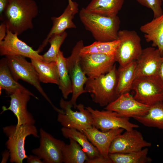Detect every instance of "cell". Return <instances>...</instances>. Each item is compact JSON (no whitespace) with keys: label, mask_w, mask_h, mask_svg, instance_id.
Segmentation results:
<instances>
[{"label":"cell","mask_w":163,"mask_h":163,"mask_svg":"<svg viewBox=\"0 0 163 163\" xmlns=\"http://www.w3.org/2000/svg\"><path fill=\"white\" fill-rule=\"evenodd\" d=\"M10 157V153L8 150H6L3 152L2 154V163H5Z\"/></svg>","instance_id":"obj_37"},{"label":"cell","mask_w":163,"mask_h":163,"mask_svg":"<svg viewBox=\"0 0 163 163\" xmlns=\"http://www.w3.org/2000/svg\"><path fill=\"white\" fill-rule=\"evenodd\" d=\"M84 46L83 41L78 42L73 48L71 55L66 58L68 71L72 86V95L69 101L75 108L78 97L82 94L86 93L84 86L88 77L83 72L80 62V52Z\"/></svg>","instance_id":"obj_9"},{"label":"cell","mask_w":163,"mask_h":163,"mask_svg":"<svg viewBox=\"0 0 163 163\" xmlns=\"http://www.w3.org/2000/svg\"><path fill=\"white\" fill-rule=\"evenodd\" d=\"M30 59L40 82L58 85L59 79L56 62H46L43 60Z\"/></svg>","instance_id":"obj_22"},{"label":"cell","mask_w":163,"mask_h":163,"mask_svg":"<svg viewBox=\"0 0 163 163\" xmlns=\"http://www.w3.org/2000/svg\"><path fill=\"white\" fill-rule=\"evenodd\" d=\"M27 162L28 163H43V161L37 156L30 155L27 158Z\"/></svg>","instance_id":"obj_35"},{"label":"cell","mask_w":163,"mask_h":163,"mask_svg":"<svg viewBox=\"0 0 163 163\" xmlns=\"http://www.w3.org/2000/svg\"><path fill=\"white\" fill-rule=\"evenodd\" d=\"M7 28L5 24L2 22L0 24V42L5 38L7 33Z\"/></svg>","instance_id":"obj_34"},{"label":"cell","mask_w":163,"mask_h":163,"mask_svg":"<svg viewBox=\"0 0 163 163\" xmlns=\"http://www.w3.org/2000/svg\"><path fill=\"white\" fill-rule=\"evenodd\" d=\"M140 31L147 42H152V47H157L163 56V14L142 25Z\"/></svg>","instance_id":"obj_20"},{"label":"cell","mask_w":163,"mask_h":163,"mask_svg":"<svg viewBox=\"0 0 163 163\" xmlns=\"http://www.w3.org/2000/svg\"><path fill=\"white\" fill-rule=\"evenodd\" d=\"M3 129L8 138L6 145L10 153V162L23 163L27 157L24 148L26 137L30 135L39 137L36 127L34 125H23L18 127L11 125L3 127Z\"/></svg>","instance_id":"obj_4"},{"label":"cell","mask_w":163,"mask_h":163,"mask_svg":"<svg viewBox=\"0 0 163 163\" xmlns=\"http://www.w3.org/2000/svg\"><path fill=\"white\" fill-rule=\"evenodd\" d=\"M78 6L77 4L72 8L68 4L60 16L51 18L53 26L46 37L38 49L41 52L47 44L49 39L52 35L62 33L67 29L76 28L73 19L75 15L78 12Z\"/></svg>","instance_id":"obj_19"},{"label":"cell","mask_w":163,"mask_h":163,"mask_svg":"<svg viewBox=\"0 0 163 163\" xmlns=\"http://www.w3.org/2000/svg\"><path fill=\"white\" fill-rule=\"evenodd\" d=\"M61 130L64 137L73 139L81 146L88 156V159L94 158L102 155L83 132L75 129L64 127L62 128Z\"/></svg>","instance_id":"obj_25"},{"label":"cell","mask_w":163,"mask_h":163,"mask_svg":"<svg viewBox=\"0 0 163 163\" xmlns=\"http://www.w3.org/2000/svg\"><path fill=\"white\" fill-rule=\"evenodd\" d=\"M118 40L120 43L115 57L116 62L122 67L136 60L141 54L142 49L141 38L134 30H119Z\"/></svg>","instance_id":"obj_8"},{"label":"cell","mask_w":163,"mask_h":163,"mask_svg":"<svg viewBox=\"0 0 163 163\" xmlns=\"http://www.w3.org/2000/svg\"><path fill=\"white\" fill-rule=\"evenodd\" d=\"M118 73L115 64L108 72L95 78H89L84 89L90 93L93 102L106 107L119 96L117 93Z\"/></svg>","instance_id":"obj_3"},{"label":"cell","mask_w":163,"mask_h":163,"mask_svg":"<svg viewBox=\"0 0 163 163\" xmlns=\"http://www.w3.org/2000/svg\"><path fill=\"white\" fill-rule=\"evenodd\" d=\"M9 0H0V16L2 15L8 3Z\"/></svg>","instance_id":"obj_36"},{"label":"cell","mask_w":163,"mask_h":163,"mask_svg":"<svg viewBox=\"0 0 163 163\" xmlns=\"http://www.w3.org/2000/svg\"><path fill=\"white\" fill-rule=\"evenodd\" d=\"M151 145L150 142L144 139L140 132L134 129L116 136L110 144L109 154L134 152Z\"/></svg>","instance_id":"obj_12"},{"label":"cell","mask_w":163,"mask_h":163,"mask_svg":"<svg viewBox=\"0 0 163 163\" xmlns=\"http://www.w3.org/2000/svg\"><path fill=\"white\" fill-rule=\"evenodd\" d=\"M25 57L21 55L5 56L8 65L14 79L17 81L21 79L33 85L54 110L59 112L60 109L53 105L42 87L38 73L34 66Z\"/></svg>","instance_id":"obj_5"},{"label":"cell","mask_w":163,"mask_h":163,"mask_svg":"<svg viewBox=\"0 0 163 163\" xmlns=\"http://www.w3.org/2000/svg\"><path fill=\"white\" fill-rule=\"evenodd\" d=\"M150 106L135 99L129 92L120 95L104 108L116 112L122 117L129 118L142 116L148 111Z\"/></svg>","instance_id":"obj_16"},{"label":"cell","mask_w":163,"mask_h":163,"mask_svg":"<svg viewBox=\"0 0 163 163\" xmlns=\"http://www.w3.org/2000/svg\"><path fill=\"white\" fill-rule=\"evenodd\" d=\"M141 5L151 9L153 13L154 18L163 14L161 7L162 0H136Z\"/></svg>","instance_id":"obj_32"},{"label":"cell","mask_w":163,"mask_h":163,"mask_svg":"<svg viewBox=\"0 0 163 163\" xmlns=\"http://www.w3.org/2000/svg\"><path fill=\"white\" fill-rule=\"evenodd\" d=\"M38 11L34 0H9L0 19L5 24L7 30L19 35L33 28V20Z\"/></svg>","instance_id":"obj_1"},{"label":"cell","mask_w":163,"mask_h":163,"mask_svg":"<svg viewBox=\"0 0 163 163\" xmlns=\"http://www.w3.org/2000/svg\"><path fill=\"white\" fill-rule=\"evenodd\" d=\"M64 112L58 113L57 120L63 127L73 128L83 132L93 126V118L90 112L81 104L77 105L76 108L79 111H75L69 101L61 98L59 102Z\"/></svg>","instance_id":"obj_7"},{"label":"cell","mask_w":163,"mask_h":163,"mask_svg":"<svg viewBox=\"0 0 163 163\" xmlns=\"http://www.w3.org/2000/svg\"><path fill=\"white\" fill-rule=\"evenodd\" d=\"M133 118L144 126L163 129V101L150 106L145 115Z\"/></svg>","instance_id":"obj_26"},{"label":"cell","mask_w":163,"mask_h":163,"mask_svg":"<svg viewBox=\"0 0 163 163\" xmlns=\"http://www.w3.org/2000/svg\"><path fill=\"white\" fill-rule=\"evenodd\" d=\"M69 4L72 8H74L77 3L75 2H73L72 0H68Z\"/></svg>","instance_id":"obj_39"},{"label":"cell","mask_w":163,"mask_h":163,"mask_svg":"<svg viewBox=\"0 0 163 163\" xmlns=\"http://www.w3.org/2000/svg\"><path fill=\"white\" fill-rule=\"evenodd\" d=\"M136 60L117 69L118 82L117 92L119 95L129 92L135 79Z\"/></svg>","instance_id":"obj_24"},{"label":"cell","mask_w":163,"mask_h":163,"mask_svg":"<svg viewBox=\"0 0 163 163\" xmlns=\"http://www.w3.org/2000/svg\"><path fill=\"white\" fill-rule=\"evenodd\" d=\"M85 108L91 114L93 126L102 131L118 128L130 131L139 127V125L130 122L129 118L122 117L116 112L107 110L100 111L90 107Z\"/></svg>","instance_id":"obj_10"},{"label":"cell","mask_w":163,"mask_h":163,"mask_svg":"<svg viewBox=\"0 0 163 163\" xmlns=\"http://www.w3.org/2000/svg\"><path fill=\"white\" fill-rule=\"evenodd\" d=\"M17 34L7 30L6 36L0 42V55L3 56L21 55L30 59L43 60L40 51L34 50L19 39Z\"/></svg>","instance_id":"obj_15"},{"label":"cell","mask_w":163,"mask_h":163,"mask_svg":"<svg viewBox=\"0 0 163 163\" xmlns=\"http://www.w3.org/2000/svg\"><path fill=\"white\" fill-rule=\"evenodd\" d=\"M82 70L89 78H95L110 71L116 62L115 56L100 53L80 54Z\"/></svg>","instance_id":"obj_13"},{"label":"cell","mask_w":163,"mask_h":163,"mask_svg":"<svg viewBox=\"0 0 163 163\" xmlns=\"http://www.w3.org/2000/svg\"><path fill=\"white\" fill-rule=\"evenodd\" d=\"M119 43V40L108 42L96 41L89 45L84 46L80 54L100 53L115 56Z\"/></svg>","instance_id":"obj_30"},{"label":"cell","mask_w":163,"mask_h":163,"mask_svg":"<svg viewBox=\"0 0 163 163\" xmlns=\"http://www.w3.org/2000/svg\"><path fill=\"white\" fill-rule=\"evenodd\" d=\"M131 90L135 92L134 98L145 105L150 107L163 101V84L158 75L136 78Z\"/></svg>","instance_id":"obj_6"},{"label":"cell","mask_w":163,"mask_h":163,"mask_svg":"<svg viewBox=\"0 0 163 163\" xmlns=\"http://www.w3.org/2000/svg\"><path fill=\"white\" fill-rule=\"evenodd\" d=\"M158 75L163 84V56H162V60L159 68Z\"/></svg>","instance_id":"obj_38"},{"label":"cell","mask_w":163,"mask_h":163,"mask_svg":"<svg viewBox=\"0 0 163 163\" xmlns=\"http://www.w3.org/2000/svg\"><path fill=\"white\" fill-rule=\"evenodd\" d=\"M124 130L123 128H118L103 132L93 126L83 132L101 155L107 158L109 157V150L112 142L115 137L122 133Z\"/></svg>","instance_id":"obj_18"},{"label":"cell","mask_w":163,"mask_h":163,"mask_svg":"<svg viewBox=\"0 0 163 163\" xmlns=\"http://www.w3.org/2000/svg\"><path fill=\"white\" fill-rule=\"evenodd\" d=\"M79 17L85 28L97 41L108 42L118 40L120 21L117 15L105 16L89 12L82 8Z\"/></svg>","instance_id":"obj_2"},{"label":"cell","mask_w":163,"mask_h":163,"mask_svg":"<svg viewBox=\"0 0 163 163\" xmlns=\"http://www.w3.org/2000/svg\"><path fill=\"white\" fill-rule=\"evenodd\" d=\"M69 139V144H65L62 149L63 162L85 163L88 157L82 148L73 139Z\"/></svg>","instance_id":"obj_28"},{"label":"cell","mask_w":163,"mask_h":163,"mask_svg":"<svg viewBox=\"0 0 163 163\" xmlns=\"http://www.w3.org/2000/svg\"><path fill=\"white\" fill-rule=\"evenodd\" d=\"M125 0H91L85 8L88 11L105 16L117 15Z\"/></svg>","instance_id":"obj_21"},{"label":"cell","mask_w":163,"mask_h":163,"mask_svg":"<svg viewBox=\"0 0 163 163\" xmlns=\"http://www.w3.org/2000/svg\"><path fill=\"white\" fill-rule=\"evenodd\" d=\"M149 149L144 148L137 151L128 153L109 154L108 157L113 163H148L152 159L148 156Z\"/></svg>","instance_id":"obj_29"},{"label":"cell","mask_w":163,"mask_h":163,"mask_svg":"<svg viewBox=\"0 0 163 163\" xmlns=\"http://www.w3.org/2000/svg\"><path fill=\"white\" fill-rule=\"evenodd\" d=\"M162 2L163 3V0H162Z\"/></svg>","instance_id":"obj_40"},{"label":"cell","mask_w":163,"mask_h":163,"mask_svg":"<svg viewBox=\"0 0 163 163\" xmlns=\"http://www.w3.org/2000/svg\"><path fill=\"white\" fill-rule=\"evenodd\" d=\"M13 77L8 65L6 58H4L0 61V92L4 90L11 95L18 90H27Z\"/></svg>","instance_id":"obj_27"},{"label":"cell","mask_w":163,"mask_h":163,"mask_svg":"<svg viewBox=\"0 0 163 163\" xmlns=\"http://www.w3.org/2000/svg\"><path fill=\"white\" fill-rule=\"evenodd\" d=\"M31 96L38 99L37 97L27 89L17 91L10 95V105L8 108L3 106L1 114L7 110L11 111L17 117V123L16 125L17 127L23 125H34L35 120L27 109V103Z\"/></svg>","instance_id":"obj_14"},{"label":"cell","mask_w":163,"mask_h":163,"mask_svg":"<svg viewBox=\"0 0 163 163\" xmlns=\"http://www.w3.org/2000/svg\"><path fill=\"white\" fill-rule=\"evenodd\" d=\"M40 145L32 149L33 154L45 163L63 162L62 149L65 142L54 137L42 128L40 129Z\"/></svg>","instance_id":"obj_11"},{"label":"cell","mask_w":163,"mask_h":163,"mask_svg":"<svg viewBox=\"0 0 163 163\" xmlns=\"http://www.w3.org/2000/svg\"><path fill=\"white\" fill-rule=\"evenodd\" d=\"M86 163H113L109 158H107L102 155L92 159H88L86 161Z\"/></svg>","instance_id":"obj_33"},{"label":"cell","mask_w":163,"mask_h":163,"mask_svg":"<svg viewBox=\"0 0 163 163\" xmlns=\"http://www.w3.org/2000/svg\"><path fill=\"white\" fill-rule=\"evenodd\" d=\"M67 36L66 31L51 36L48 40L50 45L48 50L42 55L43 60L46 62H56L61 46Z\"/></svg>","instance_id":"obj_31"},{"label":"cell","mask_w":163,"mask_h":163,"mask_svg":"<svg viewBox=\"0 0 163 163\" xmlns=\"http://www.w3.org/2000/svg\"><path fill=\"white\" fill-rule=\"evenodd\" d=\"M162 58V56L158 49L149 47L142 49L136 60L135 78L141 76L158 75Z\"/></svg>","instance_id":"obj_17"},{"label":"cell","mask_w":163,"mask_h":163,"mask_svg":"<svg viewBox=\"0 0 163 163\" xmlns=\"http://www.w3.org/2000/svg\"><path fill=\"white\" fill-rule=\"evenodd\" d=\"M59 76L58 85L64 99L68 98L69 95L72 92L71 80L68 71L66 58L62 52L59 50L56 59Z\"/></svg>","instance_id":"obj_23"}]
</instances>
